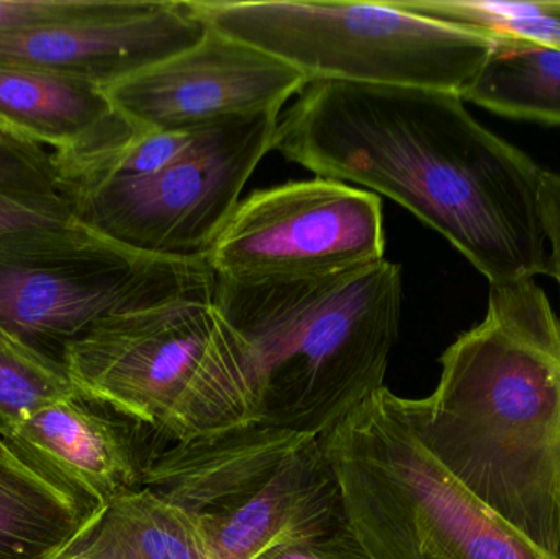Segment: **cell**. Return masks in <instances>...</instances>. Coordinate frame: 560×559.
Returning <instances> with one entry per match:
<instances>
[{"label": "cell", "mask_w": 560, "mask_h": 559, "mask_svg": "<svg viewBox=\"0 0 560 559\" xmlns=\"http://www.w3.org/2000/svg\"><path fill=\"white\" fill-rule=\"evenodd\" d=\"M272 150L400 203L490 286L549 276L542 167L477 121L460 95L308 82L280 112Z\"/></svg>", "instance_id": "obj_1"}, {"label": "cell", "mask_w": 560, "mask_h": 559, "mask_svg": "<svg viewBox=\"0 0 560 559\" xmlns=\"http://www.w3.org/2000/svg\"><path fill=\"white\" fill-rule=\"evenodd\" d=\"M407 399L431 455L490 511L560 559V315L536 279L490 286L487 314Z\"/></svg>", "instance_id": "obj_2"}, {"label": "cell", "mask_w": 560, "mask_h": 559, "mask_svg": "<svg viewBox=\"0 0 560 559\" xmlns=\"http://www.w3.org/2000/svg\"><path fill=\"white\" fill-rule=\"evenodd\" d=\"M401 299L388 259L290 281L217 279L215 304L258 366L259 423L322 436L384 389Z\"/></svg>", "instance_id": "obj_3"}, {"label": "cell", "mask_w": 560, "mask_h": 559, "mask_svg": "<svg viewBox=\"0 0 560 559\" xmlns=\"http://www.w3.org/2000/svg\"><path fill=\"white\" fill-rule=\"evenodd\" d=\"M75 393L171 443L259 422L248 343L215 301H184L102 322L66 350Z\"/></svg>", "instance_id": "obj_4"}, {"label": "cell", "mask_w": 560, "mask_h": 559, "mask_svg": "<svg viewBox=\"0 0 560 559\" xmlns=\"http://www.w3.org/2000/svg\"><path fill=\"white\" fill-rule=\"evenodd\" d=\"M322 440L346 525L371 559H555L431 455L387 386Z\"/></svg>", "instance_id": "obj_5"}, {"label": "cell", "mask_w": 560, "mask_h": 559, "mask_svg": "<svg viewBox=\"0 0 560 559\" xmlns=\"http://www.w3.org/2000/svg\"><path fill=\"white\" fill-rule=\"evenodd\" d=\"M143 488L180 509L215 559H255L346 525L322 436L259 422L161 449Z\"/></svg>", "instance_id": "obj_6"}, {"label": "cell", "mask_w": 560, "mask_h": 559, "mask_svg": "<svg viewBox=\"0 0 560 559\" xmlns=\"http://www.w3.org/2000/svg\"><path fill=\"white\" fill-rule=\"evenodd\" d=\"M209 28L292 66L306 81L397 85L460 95L493 36L384 2L187 0Z\"/></svg>", "instance_id": "obj_7"}, {"label": "cell", "mask_w": 560, "mask_h": 559, "mask_svg": "<svg viewBox=\"0 0 560 559\" xmlns=\"http://www.w3.org/2000/svg\"><path fill=\"white\" fill-rule=\"evenodd\" d=\"M215 292L206 258L147 255L84 225L0 238V330L59 364L102 322Z\"/></svg>", "instance_id": "obj_8"}, {"label": "cell", "mask_w": 560, "mask_h": 559, "mask_svg": "<svg viewBox=\"0 0 560 559\" xmlns=\"http://www.w3.org/2000/svg\"><path fill=\"white\" fill-rule=\"evenodd\" d=\"M279 115L209 125L179 161L151 176L72 177L79 222L147 255L206 258L272 150Z\"/></svg>", "instance_id": "obj_9"}, {"label": "cell", "mask_w": 560, "mask_h": 559, "mask_svg": "<svg viewBox=\"0 0 560 559\" xmlns=\"http://www.w3.org/2000/svg\"><path fill=\"white\" fill-rule=\"evenodd\" d=\"M382 259V200L325 177L240 200L206 256L217 279L240 284L335 275Z\"/></svg>", "instance_id": "obj_10"}, {"label": "cell", "mask_w": 560, "mask_h": 559, "mask_svg": "<svg viewBox=\"0 0 560 559\" xmlns=\"http://www.w3.org/2000/svg\"><path fill=\"white\" fill-rule=\"evenodd\" d=\"M306 84L292 66L209 28L186 51L105 92L140 130H196L262 112L280 114Z\"/></svg>", "instance_id": "obj_11"}, {"label": "cell", "mask_w": 560, "mask_h": 559, "mask_svg": "<svg viewBox=\"0 0 560 559\" xmlns=\"http://www.w3.org/2000/svg\"><path fill=\"white\" fill-rule=\"evenodd\" d=\"M207 30L187 0H108L91 19L0 35V68L55 72L105 89L186 51Z\"/></svg>", "instance_id": "obj_12"}, {"label": "cell", "mask_w": 560, "mask_h": 559, "mask_svg": "<svg viewBox=\"0 0 560 559\" xmlns=\"http://www.w3.org/2000/svg\"><path fill=\"white\" fill-rule=\"evenodd\" d=\"M151 435L156 433L148 427L79 394L36 410L5 433L105 508L143 488L161 450Z\"/></svg>", "instance_id": "obj_13"}, {"label": "cell", "mask_w": 560, "mask_h": 559, "mask_svg": "<svg viewBox=\"0 0 560 559\" xmlns=\"http://www.w3.org/2000/svg\"><path fill=\"white\" fill-rule=\"evenodd\" d=\"M0 124L43 144L78 176L140 135L101 85L32 69L0 68Z\"/></svg>", "instance_id": "obj_14"}, {"label": "cell", "mask_w": 560, "mask_h": 559, "mask_svg": "<svg viewBox=\"0 0 560 559\" xmlns=\"http://www.w3.org/2000/svg\"><path fill=\"white\" fill-rule=\"evenodd\" d=\"M105 505L0 432V559H56L91 537Z\"/></svg>", "instance_id": "obj_15"}, {"label": "cell", "mask_w": 560, "mask_h": 559, "mask_svg": "<svg viewBox=\"0 0 560 559\" xmlns=\"http://www.w3.org/2000/svg\"><path fill=\"white\" fill-rule=\"evenodd\" d=\"M81 225L74 180L65 164L0 124V238Z\"/></svg>", "instance_id": "obj_16"}, {"label": "cell", "mask_w": 560, "mask_h": 559, "mask_svg": "<svg viewBox=\"0 0 560 559\" xmlns=\"http://www.w3.org/2000/svg\"><path fill=\"white\" fill-rule=\"evenodd\" d=\"M464 102L513 120L560 125V49L493 36V48Z\"/></svg>", "instance_id": "obj_17"}, {"label": "cell", "mask_w": 560, "mask_h": 559, "mask_svg": "<svg viewBox=\"0 0 560 559\" xmlns=\"http://www.w3.org/2000/svg\"><path fill=\"white\" fill-rule=\"evenodd\" d=\"M81 545L95 559H215L196 524L147 488L110 502Z\"/></svg>", "instance_id": "obj_18"}, {"label": "cell", "mask_w": 560, "mask_h": 559, "mask_svg": "<svg viewBox=\"0 0 560 559\" xmlns=\"http://www.w3.org/2000/svg\"><path fill=\"white\" fill-rule=\"evenodd\" d=\"M405 12L560 49V0H390Z\"/></svg>", "instance_id": "obj_19"}, {"label": "cell", "mask_w": 560, "mask_h": 559, "mask_svg": "<svg viewBox=\"0 0 560 559\" xmlns=\"http://www.w3.org/2000/svg\"><path fill=\"white\" fill-rule=\"evenodd\" d=\"M62 364L48 360L0 330V432L36 410L74 396Z\"/></svg>", "instance_id": "obj_20"}, {"label": "cell", "mask_w": 560, "mask_h": 559, "mask_svg": "<svg viewBox=\"0 0 560 559\" xmlns=\"http://www.w3.org/2000/svg\"><path fill=\"white\" fill-rule=\"evenodd\" d=\"M255 559H371L348 525L318 535L287 541Z\"/></svg>", "instance_id": "obj_21"}, {"label": "cell", "mask_w": 560, "mask_h": 559, "mask_svg": "<svg viewBox=\"0 0 560 559\" xmlns=\"http://www.w3.org/2000/svg\"><path fill=\"white\" fill-rule=\"evenodd\" d=\"M539 207L546 242L551 246L549 276L558 281L560 289V173L542 170L539 184Z\"/></svg>", "instance_id": "obj_22"}, {"label": "cell", "mask_w": 560, "mask_h": 559, "mask_svg": "<svg viewBox=\"0 0 560 559\" xmlns=\"http://www.w3.org/2000/svg\"><path fill=\"white\" fill-rule=\"evenodd\" d=\"M56 559H95L92 558L91 555L88 554V551L82 548V545H78V547L72 548V550L66 551V554H62L61 557Z\"/></svg>", "instance_id": "obj_23"}]
</instances>
